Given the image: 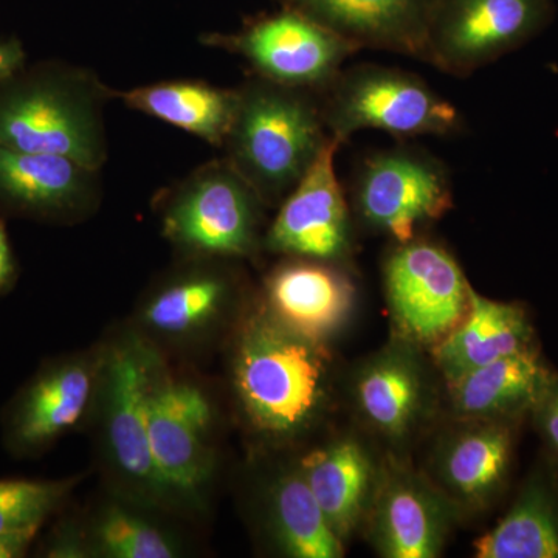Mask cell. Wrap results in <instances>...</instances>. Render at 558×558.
Instances as JSON below:
<instances>
[{"label": "cell", "mask_w": 558, "mask_h": 558, "mask_svg": "<svg viewBox=\"0 0 558 558\" xmlns=\"http://www.w3.org/2000/svg\"><path fill=\"white\" fill-rule=\"evenodd\" d=\"M546 398L548 400H546L545 410H543V428H545L550 446L558 453V389L556 392H548Z\"/></svg>", "instance_id": "1f68e13d"}, {"label": "cell", "mask_w": 558, "mask_h": 558, "mask_svg": "<svg viewBox=\"0 0 558 558\" xmlns=\"http://www.w3.org/2000/svg\"><path fill=\"white\" fill-rule=\"evenodd\" d=\"M549 371L529 351L495 360L450 384L461 416L487 418L517 413L542 402L550 391Z\"/></svg>", "instance_id": "d6986e66"}, {"label": "cell", "mask_w": 558, "mask_h": 558, "mask_svg": "<svg viewBox=\"0 0 558 558\" xmlns=\"http://www.w3.org/2000/svg\"><path fill=\"white\" fill-rule=\"evenodd\" d=\"M101 171L51 154L0 145V216L69 222L100 201Z\"/></svg>", "instance_id": "8fae6325"}, {"label": "cell", "mask_w": 558, "mask_h": 558, "mask_svg": "<svg viewBox=\"0 0 558 558\" xmlns=\"http://www.w3.org/2000/svg\"><path fill=\"white\" fill-rule=\"evenodd\" d=\"M38 532H13L0 535V558H16L25 556Z\"/></svg>", "instance_id": "4dcf8cb0"}, {"label": "cell", "mask_w": 558, "mask_h": 558, "mask_svg": "<svg viewBox=\"0 0 558 558\" xmlns=\"http://www.w3.org/2000/svg\"><path fill=\"white\" fill-rule=\"evenodd\" d=\"M548 13V0H436L425 61L469 75L534 36Z\"/></svg>", "instance_id": "ba28073f"}, {"label": "cell", "mask_w": 558, "mask_h": 558, "mask_svg": "<svg viewBox=\"0 0 558 558\" xmlns=\"http://www.w3.org/2000/svg\"><path fill=\"white\" fill-rule=\"evenodd\" d=\"M508 429L490 425L464 433L451 444L444 459V478L465 499H483L497 488L508 469Z\"/></svg>", "instance_id": "484cf974"}, {"label": "cell", "mask_w": 558, "mask_h": 558, "mask_svg": "<svg viewBox=\"0 0 558 558\" xmlns=\"http://www.w3.org/2000/svg\"><path fill=\"white\" fill-rule=\"evenodd\" d=\"M209 418L211 409L199 388L185 381H156L149 399L148 440L161 487L193 492L207 480Z\"/></svg>", "instance_id": "7c38bea8"}, {"label": "cell", "mask_w": 558, "mask_h": 558, "mask_svg": "<svg viewBox=\"0 0 558 558\" xmlns=\"http://www.w3.org/2000/svg\"><path fill=\"white\" fill-rule=\"evenodd\" d=\"M234 385L248 421L271 436L296 435L325 405L329 359L319 340L259 315L242 333Z\"/></svg>", "instance_id": "3957f363"}, {"label": "cell", "mask_w": 558, "mask_h": 558, "mask_svg": "<svg viewBox=\"0 0 558 558\" xmlns=\"http://www.w3.org/2000/svg\"><path fill=\"white\" fill-rule=\"evenodd\" d=\"M275 532L282 549L295 558H340L344 548L312 494L301 470L278 481L271 499Z\"/></svg>", "instance_id": "603a6c76"}, {"label": "cell", "mask_w": 558, "mask_h": 558, "mask_svg": "<svg viewBox=\"0 0 558 558\" xmlns=\"http://www.w3.org/2000/svg\"><path fill=\"white\" fill-rule=\"evenodd\" d=\"M354 202L371 229L405 244L422 223L446 215L453 196L449 172L438 159L421 149L392 148L363 161Z\"/></svg>", "instance_id": "52a82bcc"}, {"label": "cell", "mask_w": 558, "mask_h": 558, "mask_svg": "<svg viewBox=\"0 0 558 558\" xmlns=\"http://www.w3.org/2000/svg\"><path fill=\"white\" fill-rule=\"evenodd\" d=\"M340 143L328 145L281 202L266 234L267 248L295 258L333 260L351 250V218L336 171Z\"/></svg>", "instance_id": "30bf717a"}, {"label": "cell", "mask_w": 558, "mask_h": 558, "mask_svg": "<svg viewBox=\"0 0 558 558\" xmlns=\"http://www.w3.org/2000/svg\"><path fill=\"white\" fill-rule=\"evenodd\" d=\"M17 278V264L11 248L5 222L0 216V293L9 292Z\"/></svg>", "instance_id": "f1b7e54d"}, {"label": "cell", "mask_w": 558, "mask_h": 558, "mask_svg": "<svg viewBox=\"0 0 558 558\" xmlns=\"http://www.w3.org/2000/svg\"><path fill=\"white\" fill-rule=\"evenodd\" d=\"M531 328L523 310L470 289L469 310L457 328L436 344V362L449 384L495 360L529 351Z\"/></svg>", "instance_id": "e0dca14e"}, {"label": "cell", "mask_w": 558, "mask_h": 558, "mask_svg": "<svg viewBox=\"0 0 558 558\" xmlns=\"http://www.w3.org/2000/svg\"><path fill=\"white\" fill-rule=\"evenodd\" d=\"M110 100L116 90L90 69L58 60L25 62L0 78V145L101 171L109 157Z\"/></svg>", "instance_id": "6da1fadb"}, {"label": "cell", "mask_w": 558, "mask_h": 558, "mask_svg": "<svg viewBox=\"0 0 558 558\" xmlns=\"http://www.w3.org/2000/svg\"><path fill=\"white\" fill-rule=\"evenodd\" d=\"M72 486V480L0 481V535L38 532Z\"/></svg>", "instance_id": "4316f807"}, {"label": "cell", "mask_w": 558, "mask_h": 558, "mask_svg": "<svg viewBox=\"0 0 558 558\" xmlns=\"http://www.w3.org/2000/svg\"><path fill=\"white\" fill-rule=\"evenodd\" d=\"M27 62V53L20 39L0 40V78L16 72Z\"/></svg>", "instance_id": "f546056e"}, {"label": "cell", "mask_w": 558, "mask_h": 558, "mask_svg": "<svg viewBox=\"0 0 558 558\" xmlns=\"http://www.w3.org/2000/svg\"><path fill=\"white\" fill-rule=\"evenodd\" d=\"M92 379L89 366L76 360L40 371L7 411L5 440L10 449L33 454L75 427L89 405Z\"/></svg>", "instance_id": "9a60e30c"}, {"label": "cell", "mask_w": 558, "mask_h": 558, "mask_svg": "<svg viewBox=\"0 0 558 558\" xmlns=\"http://www.w3.org/2000/svg\"><path fill=\"white\" fill-rule=\"evenodd\" d=\"M389 306L399 329L418 343H436L469 310L470 286L447 250L427 241L400 244L385 266Z\"/></svg>", "instance_id": "9c48e42d"}, {"label": "cell", "mask_w": 558, "mask_h": 558, "mask_svg": "<svg viewBox=\"0 0 558 558\" xmlns=\"http://www.w3.org/2000/svg\"><path fill=\"white\" fill-rule=\"evenodd\" d=\"M97 538L106 556L113 558H171L174 543L163 532L128 510L112 508L102 515Z\"/></svg>", "instance_id": "83f0119b"}, {"label": "cell", "mask_w": 558, "mask_h": 558, "mask_svg": "<svg viewBox=\"0 0 558 558\" xmlns=\"http://www.w3.org/2000/svg\"><path fill=\"white\" fill-rule=\"evenodd\" d=\"M264 202L226 157L194 168L157 197L165 238L209 258H248L258 247Z\"/></svg>", "instance_id": "277c9868"}, {"label": "cell", "mask_w": 558, "mask_h": 558, "mask_svg": "<svg viewBox=\"0 0 558 558\" xmlns=\"http://www.w3.org/2000/svg\"><path fill=\"white\" fill-rule=\"evenodd\" d=\"M201 43L242 58L259 78L315 94H322L348 58L360 50L318 22L289 9L248 22L231 35L204 36Z\"/></svg>", "instance_id": "8992f818"}, {"label": "cell", "mask_w": 558, "mask_h": 558, "mask_svg": "<svg viewBox=\"0 0 558 558\" xmlns=\"http://www.w3.org/2000/svg\"><path fill=\"white\" fill-rule=\"evenodd\" d=\"M330 264L296 258L279 266L267 279L271 314L296 332L319 341L339 328L354 304L351 279Z\"/></svg>", "instance_id": "2e32d148"}, {"label": "cell", "mask_w": 558, "mask_h": 558, "mask_svg": "<svg viewBox=\"0 0 558 558\" xmlns=\"http://www.w3.org/2000/svg\"><path fill=\"white\" fill-rule=\"evenodd\" d=\"M355 44L425 61L429 17L436 0H279Z\"/></svg>", "instance_id": "5bb4252c"}, {"label": "cell", "mask_w": 558, "mask_h": 558, "mask_svg": "<svg viewBox=\"0 0 558 558\" xmlns=\"http://www.w3.org/2000/svg\"><path fill=\"white\" fill-rule=\"evenodd\" d=\"M301 473L330 526L341 539L348 537L368 497L371 462L365 451L352 440H341L307 454Z\"/></svg>", "instance_id": "44dd1931"}, {"label": "cell", "mask_w": 558, "mask_h": 558, "mask_svg": "<svg viewBox=\"0 0 558 558\" xmlns=\"http://www.w3.org/2000/svg\"><path fill=\"white\" fill-rule=\"evenodd\" d=\"M318 97L326 130L340 145L365 130L416 137L461 128L458 109L424 80L384 65L343 69Z\"/></svg>", "instance_id": "5b68a950"}, {"label": "cell", "mask_w": 558, "mask_h": 558, "mask_svg": "<svg viewBox=\"0 0 558 558\" xmlns=\"http://www.w3.org/2000/svg\"><path fill=\"white\" fill-rule=\"evenodd\" d=\"M473 548L478 558H558V519L548 492L529 487Z\"/></svg>", "instance_id": "cb8c5ba5"}, {"label": "cell", "mask_w": 558, "mask_h": 558, "mask_svg": "<svg viewBox=\"0 0 558 558\" xmlns=\"http://www.w3.org/2000/svg\"><path fill=\"white\" fill-rule=\"evenodd\" d=\"M444 538V517L436 499L418 481L403 473L380 487L376 539L385 557L433 558Z\"/></svg>", "instance_id": "ffe728a7"}, {"label": "cell", "mask_w": 558, "mask_h": 558, "mask_svg": "<svg viewBox=\"0 0 558 558\" xmlns=\"http://www.w3.org/2000/svg\"><path fill=\"white\" fill-rule=\"evenodd\" d=\"M357 402L374 427L385 435H402L421 403L416 365L399 352L377 359L360 376Z\"/></svg>", "instance_id": "d4e9b609"}, {"label": "cell", "mask_w": 558, "mask_h": 558, "mask_svg": "<svg viewBox=\"0 0 558 558\" xmlns=\"http://www.w3.org/2000/svg\"><path fill=\"white\" fill-rule=\"evenodd\" d=\"M128 108L170 124L222 149L238 108L236 89L201 80H168L116 90Z\"/></svg>", "instance_id": "ac0fdd59"}, {"label": "cell", "mask_w": 558, "mask_h": 558, "mask_svg": "<svg viewBox=\"0 0 558 558\" xmlns=\"http://www.w3.org/2000/svg\"><path fill=\"white\" fill-rule=\"evenodd\" d=\"M332 138L318 94L252 75L238 87V108L223 157L266 205L281 204Z\"/></svg>", "instance_id": "7a4b0ae2"}, {"label": "cell", "mask_w": 558, "mask_h": 558, "mask_svg": "<svg viewBox=\"0 0 558 558\" xmlns=\"http://www.w3.org/2000/svg\"><path fill=\"white\" fill-rule=\"evenodd\" d=\"M189 269L165 282L146 306L150 328L163 333H186L219 314L233 290L229 271L209 256H197ZM223 259V258H222Z\"/></svg>", "instance_id": "7402d4cb"}, {"label": "cell", "mask_w": 558, "mask_h": 558, "mask_svg": "<svg viewBox=\"0 0 558 558\" xmlns=\"http://www.w3.org/2000/svg\"><path fill=\"white\" fill-rule=\"evenodd\" d=\"M156 381V362L143 344L131 341L113 349L106 368L110 453L126 478L161 490L148 440L149 399Z\"/></svg>", "instance_id": "4fadbf2b"}]
</instances>
